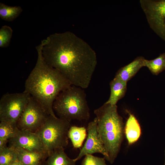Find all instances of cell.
Listing matches in <instances>:
<instances>
[{
    "label": "cell",
    "instance_id": "obj_15",
    "mask_svg": "<svg viewBox=\"0 0 165 165\" xmlns=\"http://www.w3.org/2000/svg\"><path fill=\"white\" fill-rule=\"evenodd\" d=\"M125 134L128 144L131 145L136 142L141 134L140 125L135 116L130 114L126 123Z\"/></svg>",
    "mask_w": 165,
    "mask_h": 165
},
{
    "label": "cell",
    "instance_id": "obj_2",
    "mask_svg": "<svg viewBox=\"0 0 165 165\" xmlns=\"http://www.w3.org/2000/svg\"><path fill=\"white\" fill-rule=\"evenodd\" d=\"M42 40L36 47L38 57L35 66L26 79L24 91L30 95L49 115L56 117L53 103L60 93L71 84L59 71L48 65L42 54Z\"/></svg>",
    "mask_w": 165,
    "mask_h": 165
},
{
    "label": "cell",
    "instance_id": "obj_13",
    "mask_svg": "<svg viewBox=\"0 0 165 165\" xmlns=\"http://www.w3.org/2000/svg\"><path fill=\"white\" fill-rule=\"evenodd\" d=\"M110 95L106 104L116 105L118 101L125 96L127 90V82L115 77L110 83Z\"/></svg>",
    "mask_w": 165,
    "mask_h": 165
},
{
    "label": "cell",
    "instance_id": "obj_7",
    "mask_svg": "<svg viewBox=\"0 0 165 165\" xmlns=\"http://www.w3.org/2000/svg\"><path fill=\"white\" fill-rule=\"evenodd\" d=\"M140 2L150 27L165 41V0H141Z\"/></svg>",
    "mask_w": 165,
    "mask_h": 165
},
{
    "label": "cell",
    "instance_id": "obj_12",
    "mask_svg": "<svg viewBox=\"0 0 165 165\" xmlns=\"http://www.w3.org/2000/svg\"><path fill=\"white\" fill-rule=\"evenodd\" d=\"M145 59L142 56L137 57L130 63L119 69L115 77L127 83L141 68L144 67Z\"/></svg>",
    "mask_w": 165,
    "mask_h": 165
},
{
    "label": "cell",
    "instance_id": "obj_23",
    "mask_svg": "<svg viewBox=\"0 0 165 165\" xmlns=\"http://www.w3.org/2000/svg\"><path fill=\"white\" fill-rule=\"evenodd\" d=\"M8 140L0 139V149L6 146V144L8 142Z\"/></svg>",
    "mask_w": 165,
    "mask_h": 165
},
{
    "label": "cell",
    "instance_id": "obj_11",
    "mask_svg": "<svg viewBox=\"0 0 165 165\" xmlns=\"http://www.w3.org/2000/svg\"><path fill=\"white\" fill-rule=\"evenodd\" d=\"M13 148L23 165H45L49 156L48 152H33L20 148Z\"/></svg>",
    "mask_w": 165,
    "mask_h": 165
},
{
    "label": "cell",
    "instance_id": "obj_10",
    "mask_svg": "<svg viewBox=\"0 0 165 165\" xmlns=\"http://www.w3.org/2000/svg\"><path fill=\"white\" fill-rule=\"evenodd\" d=\"M9 147L20 148L33 152H47L38 136L28 130H19L14 138L9 140Z\"/></svg>",
    "mask_w": 165,
    "mask_h": 165
},
{
    "label": "cell",
    "instance_id": "obj_4",
    "mask_svg": "<svg viewBox=\"0 0 165 165\" xmlns=\"http://www.w3.org/2000/svg\"><path fill=\"white\" fill-rule=\"evenodd\" d=\"M84 89L72 85L60 93L53 105V111L59 118L70 122L89 119L90 109Z\"/></svg>",
    "mask_w": 165,
    "mask_h": 165
},
{
    "label": "cell",
    "instance_id": "obj_25",
    "mask_svg": "<svg viewBox=\"0 0 165 165\" xmlns=\"http://www.w3.org/2000/svg\"><path fill=\"white\" fill-rule=\"evenodd\" d=\"M164 165H165V163H164Z\"/></svg>",
    "mask_w": 165,
    "mask_h": 165
},
{
    "label": "cell",
    "instance_id": "obj_14",
    "mask_svg": "<svg viewBox=\"0 0 165 165\" xmlns=\"http://www.w3.org/2000/svg\"><path fill=\"white\" fill-rule=\"evenodd\" d=\"M64 149L57 148L50 153L45 165H75L76 161L69 158L65 152Z\"/></svg>",
    "mask_w": 165,
    "mask_h": 165
},
{
    "label": "cell",
    "instance_id": "obj_8",
    "mask_svg": "<svg viewBox=\"0 0 165 165\" xmlns=\"http://www.w3.org/2000/svg\"><path fill=\"white\" fill-rule=\"evenodd\" d=\"M49 115L32 97L18 120L17 126L20 130L35 133L46 121Z\"/></svg>",
    "mask_w": 165,
    "mask_h": 165
},
{
    "label": "cell",
    "instance_id": "obj_24",
    "mask_svg": "<svg viewBox=\"0 0 165 165\" xmlns=\"http://www.w3.org/2000/svg\"><path fill=\"white\" fill-rule=\"evenodd\" d=\"M9 165H23L18 159L15 161L10 163Z\"/></svg>",
    "mask_w": 165,
    "mask_h": 165
},
{
    "label": "cell",
    "instance_id": "obj_19",
    "mask_svg": "<svg viewBox=\"0 0 165 165\" xmlns=\"http://www.w3.org/2000/svg\"><path fill=\"white\" fill-rule=\"evenodd\" d=\"M19 129L16 125L1 121L0 123V139L8 140L14 137Z\"/></svg>",
    "mask_w": 165,
    "mask_h": 165
},
{
    "label": "cell",
    "instance_id": "obj_3",
    "mask_svg": "<svg viewBox=\"0 0 165 165\" xmlns=\"http://www.w3.org/2000/svg\"><path fill=\"white\" fill-rule=\"evenodd\" d=\"M94 113L98 135L108 154V161L112 164L117 156L123 139V119L118 113L116 105L105 103L94 110Z\"/></svg>",
    "mask_w": 165,
    "mask_h": 165
},
{
    "label": "cell",
    "instance_id": "obj_22",
    "mask_svg": "<svg viewBox=\"0 0 165 165\" xmlns=\"http://www.w3.org/2000/svg\"><path fill=\"white\" fill-rule=\"evenodd\" d=\"M85 156L82 165H107L104 157L96 156L92 154H87Z\"/></svg>",
    "mask_w": 165,
    "mask_h": 165
},
{
    "label": "cell",
    "instance_id": "obj_18",
    "mask_svg": "<svg viewBox=\"0 0 165 165\" xmlns=\"http://www.w3.org/2000/svg\"><path fill=\"white\" fill-rule=\"evenodd\" d=\"M144 67H146L153 75H158L165 70V53L152 60L145 59Z\"/></svg>",
    "mask_w": 165,
    "mask_h": 165
},
{
    "label": "cell",
    "instance_id": "obj_1",
    "mask_svg": "<svg viewBox=\"0 0 165 165\" xmlns=\"http://www.w3.org/2000/svg\"><path fill=\"white\" fill-rule=\"evenodd\" d=\"M42 41V54L47 64L72 85L87 88L97 63L96 53L90 46L70 31L55 33Z\"/></svg>",
    "mask_w": 165,
    "mask_h": 165
},
{
    "label": "cell",
    "instance_id": "obj_5",
    "mask_svg": "<svg viewBox=\"0 0 165 165\" xmlns=\"http://www.w3.org/2000/svg\"><path fill=\"white\" fill-rule=\"evenodd\" d=\"M70 122L49 115L45 123L35 133L39 137L49 154L57 148H64L68 143Z\"/></svg>",
    "mask_w": 165,
    "mask_h": 165
},
{
    "label": "cell",
    "instance_id": "obj_17",
    "mask_svg": "<svg viewBox=\"0 0 165 165\" xmlns=\"http://www.w3.org/2000/svg\"><path fill=\"white\" fill-rule=\"evenodd\" d=\"M23 9L20 6H10L0 3V17L3 20L11 22L17 18Z\"/></svg>",
    "mask_w": 165,
    "mask_h": 165
},
{
    "label": "cell",
    "instance_id": "obj_16",
    "mask_svg": "<svg viewBox=\"0 0 165 165\" xmlns=\"http://www.w3.org/2000/svg\"><path fill=\"white\" fill-rule=\"evenodd\" d=\"M86 136V130L83 127L71 126L68 132V137L73 147L79 148L81 147Z\"/></svg>",
    "mask_w": 165,
    "mask_h": 165
},
{
    "label": "cell",
    "instance_id": "obj_20",
    "mask_svg": "<svg viewBox=\"0 0 165 165\" xmlns=\"http://www.w3.org/2000/svg\"><path fill=\"white\" fill-rule=\"evenodd\" d=\"M17 159L13 148L6 146L0 149V165H9Z\"/></svg>",
    "mask_w": 165,
    "mask_h": 165
},
{
    "label": "cell",
    "instance_id": "obj_21",
    "mask_svg": "<svg viewBox=\"0 0 165 165\" xmlns=\"http://www.w3.org/2000/svg\"><path fill=\"white\" fill-rule=\"evenodd\" d=\"M13 30L7 25L2 26L0 29V47L6 48L9 45L12 37Z\"/></svg>",
    "mask_w": 165,
    "mask_h": 165
},
{
    "label": "cell",
    "instance_id": "obj_6",
    "mask_svg": "<svg viewBox=\"0 0 165 165\" xmlns=\"http://www.w3.org/2000/svg\"><path fill=\"white\" fill-rule=\"evenodd\" d=\"M31 97L30 94L24 91L3 95L0 100V121L17 125Z\"/></svg>",
    "mask_w": 165,
    "mask_h": 165
},
{
    "label": "cell",
    "instance_id": "obj_9",
    "mask_svg": "<svg viewBox=\"0 0 165 165\" xmlns=\"http://www.w3.org/2000/svg\"><path fill=\"white\" fill-rule=\"evenodd\" d=\"M87 130V139L78 156L74 159L75 160L77 161L87 154L98 153L102 154L105 159L108 161V154L98 134L95 117L89 123Z\"/></svg>",
    "mask_w": 165,
    "mask_h": 165
}]
</instances>
